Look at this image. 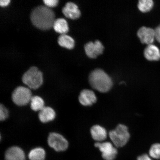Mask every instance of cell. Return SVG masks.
Segmentation results:
<instances>
[{"label":"cell","mask_w":160,"mask_h":160,"mask_svg":"<svg viewBox=\"0 0 160 160\" xmlns=\"http://www.w3.org/2000/svg\"><path fill=\"white\" fill-rule=\"evenodd\" d=\"M95 146L101 152L102 157L105 160H114L117 157V149L109 142H98L95 143Z\"/></svg>","instance_id":"cell-7"},{"label":"cell","mask_w":160,"mask_h":160,"mask_svg":"<svg viewBox=\"0 0 160 160\" xmlns=\"http://www.w3.org/2000/svg\"><path fill=\"white\" fill-rule=\"evenodd\" d=\"M109 136L113 144L117 148L125 145L130 137L128 128L122 124L118 125L115 129L110 131Z\"/></svg>","instance_id":"cell-4"},{"label":"cell","mask_w":160,"mask_h":160,"mask_svg":"<svg viewBox=\"0 0 160 160\" xmlns=\"http://www.w3.org/2000/svg\"><path fill=\"white\" fill-rule=\"evenodd\" d=\"M58 42L60 46L69 49H73L75 46L74 40L71 37L65 34L59 36Z\"/></svg>","instance_id":"cell-17"},{"label":"cell","mask_w":160,"mask_h":160,"mask_svg":"<svg viewBox=\"0 0 160 160\" xmlns=\"http://www.w3.org/2000/svg\"><path fill=\"white\" fill-rule=\"evenodd\" d=\"M45 150L41 148H36L29 152L28 157L30 160H44L45 158Z\"/></svg>","instance_id":"cell-18"},{"label":"cell","mask_w":160,"mask_h":160,"mask_svg":"<svg viewBox=\"0 0 160 160\" xmlns=\"http://www.w3.org/2000/svg\"><path fill=\"white\" fill-rule=\"evenodd\" d=\"M53 27L56 32L61 34H64L69 31L67 22L62 18L56 19L54 22Z\"/></svg>","instance_id":"cell-16"},{"label":"cell","mask_w":160,"mask_h":160,"mask_svg":"<svg viewBox=\"0 0 160 160\" xmlns=\"http://www.w3.org/2000/svg\"><path fill=\"white\" fill-rule=\"evenodd\" d=\"M10 0H1L0 1V5L1 7H5L9 4Z\"/></svg>","instance_id":"cell-26"},{"label":"cell","mask_w":160,"mask_h":160,"mask_svg":"<svg viewBox=\"0 0 160 160\" xmlns=\"http://www.w3.org/2000/svg\"><path fill=\"white\" fill-rule=\"evenodd\" d=\"M89 81L91 87L100 92H107L112 87L111 78L101 69H96L92 72L90 74Z\"/></svg>","instance_id":"cell-2"},{"label":"cell","mask_w":160,"mask_h":160,"mask_svg":"<svg viewBox=\"0 0 160 160\" xmlns=\"http://www.w3.org/2000/svg\"><path fill=\"white\" fill-rule=\"evenodd\" d=\"M138 37L143 44H152L155 39V30L150 28L142 27L137 32Z\"/></svg>","instance_id":"cell-9"},{"label":"cell","mask_w":160,"mask_h":160,"mask_svg":"<svg viewBox=\"0 0 160 160\" xmlns=\"http://www.w3.org/2000/svg\"><path fill=\"white\" fill-rule=\"evenodd\" d=\"M44 3L48 7H56L58 3V0H43Z\"/></svg>","instance_id":"cell-23"},{"label":"cell","mask_w":160,"mask_h":160,"mask_svg":"<svg viewBox=\"0 0 160 160\" xmlns=\"http://www.w3.org/2000/svg\"><path fill=\"white\" fill-rule=\"evenodd\" d=\"M22 81L29 88L37 89L43 83L42 73L37 67H32L23 74Z\"/></svg>","instance_id":"cell-3"},{"label":"cell","mask_w":160,"mask_h":160,"mask_svg":"<svg viewBox=\"0 0 160 160\" xmlns=\"http://www.w3.org/2000/svg\"><path fill=\"white\" fill-rule=\"evenodd\" d=\"M38 117L42 122H48L55 119L56 117L55 112L51 107H45L39 112Z\"/></svg>","instance_id":"cell-15"},{"label":"cell","mask_w":160,"mask_h":160,"mask_svg":"<svg viewBox=\"0 0 160 160\" xmlns=\"http://www.w3.org/2000/svg\"><path fill=\"white\" fill-rule=\"evenodd\" d=\"M48 142L50 147L57 152L66 151L69 146L68 142L62 135L55 132L49 134Z\"/></svg>","instance_id":"cell-6"},{"label":"cell","mask_w":160,"mask_h":160,"mask_svg":"<svg viewBox=\"0 0 160 160\" xmlns=\"http://www.w3.org/2000/svg\"><path fill=\"white\" fill-rule=\"evenodd\" d=\"M5 159V160H25V155L21 148L14 146L6 151Z\"/></svg>","instance_id":"cell-12"},{"label":"cell","mask_w":160,"mask_h":160,"mask_svg":"<svg viewBox=\"0 0 160 160\" xmlns=\"http://www.w3.org/2000/svg\"><path fill=\"white\" fill-rule=\"evenodd\" d=\"M32 96L28 88L20 86L14 90L12 98L14 103L19 106L27 105L31 102Z\"/></svg>","instance_id":"cell-5"},{"label":"cell","mask_w":160,"mask_h":160,"mask_svg":"<svg viewBox=\"0 0 160 160\" xmlns=\"http://www.w3.org/2000/svg\"><path fill=\"white\" fill-rule=\"evenodd\" d=\"M30 19L32 24L41 30H49L53 27L55 21V14L47 6L40 5L32 11Z\"/></svg>","instance_id":"cell-1"},{"label":"cell","mask_w":160,"mask_h":160,"mask_svg":"<svg viewBox=\"0 0 160 160\" xmlns=\"http://www.w3.org/2000/svg\"><path fill=\"white\" fill-rule=\"evenodd\" d=\"M91 133L92 138L98 142L104 141L107 138L106 129L98 125L93 126L91 128Z\"/></svg>","instance_id":"cell-14"},{"label":"cell","mask_w":160,"mask_h":160,"mask_svg":"<svg viewBox=\"0 0 160 160\" xmlns=\"http://www.w3.org/2000/svg\"><path fill=\"white\" fill-rule=\"evenodd\" d=\"M154 5L152 0H140L138 3V7L142 12H147L151 11Z\"/></svg>","instance_id":"cell-20"},{"label":"cell","mask_w":160,"mask_h":160,"mask_svg":"<svg viewBox=\"0 0 160 160\" xmlns=\"http://www.w3.org/2000/svg\"><path fill=\"white\" fill-rule=\"evenodd\" d=\"M155 30V39L160 43V25L156 28Z\"/></svg>","instance_id":"cell-24"},{"label":"cell","mask_w":160,"mask_h":160,"mask_svg":"<svg viewBox=\"0 0 160 160\" xmlns=\"http://www.w3.org/2000/svg\"><path fill=\"white\" fill-rule=\"evenodd\" d=\"M137 160H152L149 156L147 154H144L137 158Z\"/></svg>","instance_id":"cell-25"},{"label":"cell","mask_w":160,"mask_h":160,"mask_svg":"<svg viewBox=\"0 0 160 160\" xmlns=\"http://www.w3.org/2000/svg\"><path fill=\"white\" fill-rule=\"evenodd\" d=\"M146 59L149 61H158L160 59V50L153 44L148 45L144 51Z\"/></svg>","instance_id":"cell-13"},{"label":"cell","mask_w":160,"mask_h":160,"mask_svg":"<svg viewBox=\"0 0 160 160\" xmlns=\"http://www.w3.org/2000/svg\"><path fill=\"white\" fill-rule=\"evenodd\" d=\"M79 101L80 103L83 106H91L96 102L97 98L93 91L89 89H84L80 93Z\"/></svg>","instance_id":"cell-11"},{"label":"cell","mask_w":160,"mask_h":160,"mask_svg":"<svg viewBox=\"0 0 160 160\" xmlns=\"http://www.w3.org/2000/svg\"><path fill=\"white\" fill-rule=\"evenodd\" d=\"M45 102L42 98L38 96H33L31 101V107L33 111H41L44 107Z\"/></svg>","instance_id":"cell-19"},{"label":"cell","mask_w":160,"mask_h":160,"mask_svg":"<svg viewBox=\"0 0 160 160\" xmlns=\"http://www.w3.org/2000/svg\"><path fill=\"white\" fill-rule=\"evenodd\" d=\"M62 12L66 17L72 19H76L80 17L81 11L78 6L72 2H68L62 9Z\"/></svg>","instance_id":"cell-10"},{"label":"cell","mask_w":160,"mask_h":160,"mask_svg":"<svg viewBox=\"0 0 160 160\" xmlns=\"http://www.w3.org/2000/svg\"><path fill=\"white\" fill-rule=\"evenodd\" d=\"M150 157L155 159L160 158V144L155 143L152 145L149 151Z\"/></svg>","instance_id":"cell-21"},{"label":"cell","mask_w":160,"mask_h":160,"mask_svg":"<svg viewBox=\"0 0 160 160\" xmlns=\"http://www.w3.org/2000/svg\"><path fill=\"white\" fill-rule=\"evenodd\" d=\"M9 116V112L8 109L2 104L0 106V120L1 121H5Z\"/></svg>","instance_id":"cell-22"},{"label":"cell","mask_w":160,"mask_h":160,"mask_svg":"<svg viewBox=\"0 0 160 160\" xmlns=\"http://www.w3.org/2000/svg\"><path fill=\"white\" fill-rule=\"evenodd\" d=\"M86 54L91 58L95 59L103 52L104 47L101 42L97 40L94 42H90L84 46Z\"/></svg>","instance_id":"cell-8"}]
</instances>
